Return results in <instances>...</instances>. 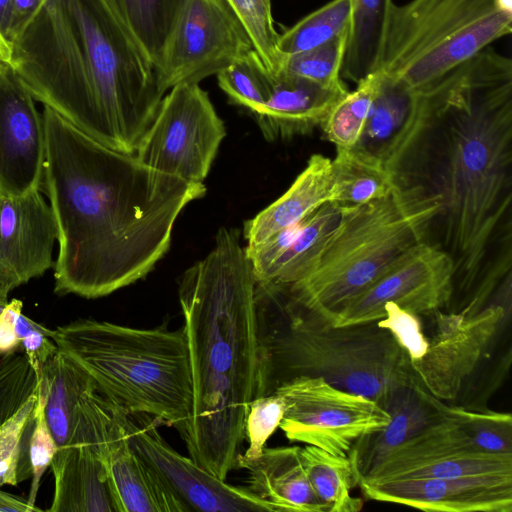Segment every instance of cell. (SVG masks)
Returning <instances> with one entry per match:
<instances>
[{"mask_svg": "<svg viewBox=\"0 0 512 512\" xmlns=\"http://www.w3.org/2000/svg\"><path fill=\"white\" fill-rule=\"evenodd\" d=\"M429 399L440 415L451 419L464 431L478 451L512 454L510 413L451 406L430 393Z\"/></svg>", "mask_w": 512, "mask_h": 512, "instance_id": "d6a6232c", "label": "cell"}, {"mask_svg": "<svg viewBox=\"0 0 512 512\" xmlns=\"http://www.w3.org/2000/svg\"><path fill=\"white\" fill-rule=\"evenodd\" d=\"M259 342L256 397L297 377H321L383 408L415 381L410 361L377 322L333 326L255 293Z\"/></svg>", "mask_w": 512, "mask_h": 512, "instance_id": "5b68a950", "label": "cell"}, {"mask_svg": "<svg viewBox=\"0 0 512 512\" xmlns=\"http://www.w3.org/2000/svg\"><path fill=\"white\" fill-rule=\"evenodd\" d=\"M225 136L208 93L199 83H182L164 95L135 155L154 170L203 183Z\"/></svg>", "mask_w": 512, "mask_h": 512, "instance_id": "30bf717a", "label": "cell"}, {"mask_svg": "<svg viewBox=\"0 0 512 512\" xmlns=\"http://www.w3.org/2000/svg\"><path fill=\"white\" fill-rule=\"evenodd\" d=\"M300 447H265L254 460L240 461L249 474L248 489L275 512H326L300 459Z\"/></svg>", "mask_w": 512, "mask_h": 512, "instance_id": "603a6c76", "label": "cell"}, {"mask_svg": "<svg viewBox=\"0 0 512 512\" xmlns=\"http://www.w3.org/2000/svg\"><path fill=\"white\" fill-rule=\"evenodd\" d=\"M58 231L40 190L0 195V298L54 266Z\"/></svg>", "mask_w": 512, "mask_h": 512, "instance_id": "ac0fdd59", "label": "cell"}, {"mask_svg": "<svg viewBox=\"0 0 512 512\" xmlns=\"http://www.w3.org/2000/svg\"><path fill=\"white\" fill-rule=\"evenodd\" d=\"M40 512V508L30 505L27 499L4 492L0 489V512Z\"/></svg>", "mask_w": 512, "mask_h": 512, "instance_id": "f6af8a7d", "label": "cell"}, {"mask_svg": "<svg viewBox=\"0 0 512 512\" xmlns=\"http://www.w3.org/2000/svg\"><path fill=\"white\" fill-rule=\"evenodd\" d=\"M9 40L13 70L35 101L103 145L136 153L166 93L108 0H38Z\"/></svg>", "mask_w": 512, "mask_h": 512, "instance_id": "3957f363", "label": "cell"}, {"mask_svg": "<svg viewBox=\"0 0 512 512\" xmlns=\"http://www.w3.org/2000/svg\"><path fill=\"white\" fill-rule=\"evenodd\" d=\"M384 312V317L377 324L390 332L410 363L420 360L427 352L429 339L424 335L419 315L393 302L385 304Z\"/></svg>", "mask_w": 512, "mask_h": 512, "instance_id": "b9f144b4", "label": "cell"}, {"mask_svg": "<svg viewBox=\"0 0 512 512\" xmlns=\"http://www.w3.org/2000/svg\"><path fill=\"white\" fill-rule=\"evenodd\" d=\"M238 17L253 48L270 72H276L283 55L277 48L279 33L274 26L271 0H225Z\"/></svg>", "mask_w": 512, "mask_h": 512, "instance_id": "74e56055", "label": "cell"}, {"mask_svg": "<svg viewBox=\"0 0 512 512\" xmlns=\"http://www.w3.org/2000/svg\"><path fill=\"white\" fill-rule=\"evenodd\" d=\"M300 459L310 484L326 512H356L362 500L350 492L358 486L348 456L331 454L321 448L300 447Z\"/></svg>", "mask_w": 512, "mask_h": 512, "instance_id": "f546056e", "label": "cell"}, {"mask_svg": "<svg viewBox=\"0 0 512 512\" xmlns=\"http://www.w3.org/2000/svg\"><path fill=\"white\" fill-rule=\"evenodd\" d=\"M380 76L363 133L353 148L379 160L389 170L416 129L421 103L417 92L381 73Z\"/></svg>", "mask_w": 512, "mask_h": 512, "instance_id": "7402d4cb", "label": "cell"}, {"mask_svg": "<svg viewBox=\"0 0 512 512\" xmlns=\"http://www.w3.org/2000/svg\"><path fill=\"white\" fill-rule=\"evenodd\" d=\"M437 205L417 189L392 191L341 216L311 269L288 284L256 283L267 298L323 322L365 291L395 261L425 242Z\"/></svg>", "mask_w": 512, "mask_h": 512, "instance_id": "8992f818", "label": "cell"}, {"mask_svg": "<svg viewBox=\"0 0 512 512\" xmlns=\"http://www.w3.org/2000/svg\"><path fill=\"white\" fill-rule=\"evenodd\" d=\"M8 299H2L0 298V312L3 309V307L7 304Z\"/></svg>", "mask_w": 512, "mask_h": 512, "instance_id": "681fc988", "label": "cell"}, {"mask_svg": "<svg viewBox=\"0 0 512 512\" xmlns=\"http://www.w3.org/2000/svg\"><path fill=\"white\" fill-rule=\"evenodd\" d=\"M349 0H331L279 34L281 55H293L320 46L348 31Z\"/></svg>", "mask_w": 512, "mask_h": 512, "instance_id": "836d02e7", "label": "cell"}, {"mask_svg": "<svg viewBox=\"0 0 512 512\" xmlns=\"http://www.w3.org/2000/svg\"><path fill=\"white\" fill-rule=\"evenodd\" d=\"M37 3L38 0H13V18L10 31L17 21L29 14L35 8Z\"/></svg>", "mask_w": 512, "mask_h": 512, "instance_id": "7dc6e473", "label": "cell"}, {"mask_svg": "<svg viewBox=\"0 0 512 512\" xmlns=\"http://www.w3.org/2000/svg\"><path fill=\"white\" fill-rule=\"evenodd\" d=\"M38 391L21 408L0 425V488L17 485V469L22 451L23 434L32 418Z\"/></svg>", "mask_w": 512, "mask_h": 512, "instance_id": "60d3db41", "label": "cell"}, {"mask_svg": "<svg viewBox=\"0 0 512 512\" xmlns=\"http://www.w3.org/2000/svg\"><path fill=\"white\" fill-rule=\"evenodd\" d=\"M284 410V402L276 393L257 397L250 403L244 430L248 447L239 457L238 463L260 456L267 440L280 426Z\"/></svg>", "mask_w": 512, "mask_h": 512, "instance_id": "ab89813d", "label": "cell"}, {"mask_svg": "<svg viewBox=\"0 0 512 512\" xmlns=\"http://www.w3.org/2000/svg\"><path fill=\"white\" fill-rule=\"evenodd\" d=\"M331 175L330 203L340 209L383 198L395 186L393 175L383 163L354 148H336Z\"/></svg>", "mask_w": 512, "mask_h": 512, "instance_id": "83f0119b", "label": "cell"}, {"mask_svg": "<svg viewBox=\"0 0 512 512\" xmlns=\"http://www.w3.org/2000/svg\"><path fill=\"white\" fill-rule=\"evenodd\" d=\"M16 329L20 352L25 354L38 378L42 368L59 351L52 338L53 330L30 319L22 311L16 317Z\"/></svg>", "mask_w": 512, "mask_h": 512, "instance_id": "7bdbcfd3", "label": "cell"}, {"mask_svg": "<svg viewBox=\"0 0 512 512\" xmlns=\"http://www.w3.org/2000/svg\"><path fill=\"white\" fill-rule=\"evenodd\" d=\"M375 501L438 512H511L512 475L359 481Z\"/></svg>", "mask_w": 512, "mask_h": 512, "instance_id": "d6986e66", "label": "cell"}, {"mask_svg": "<svg viewBox=\"0 0 512 512\" xmlns=\"http://www.w3.org/2000/svg\"><path fill=\"white\" fill-rule=\"evenodd\" d=\"M512 475V454L478 451L464 431L442 415L393 449L359 481ZM359 483V482H358Z\"/></svg>", "mask_w": 512, "mask_h": 512, "instance_id": "9a60e30c", "label": "cell"}, {"mask_svg": "<svg viewBox=\"0 0 512 512\" xmlns=\"http://www.w3.org/2000/svg\"><path fill=\"white\" fill-rule=\"evenodd\" d=\"M384 409L390 415L389 423L357 439L347 455L358 482L393 449L440 417L429 399V393L416 379L411 385L398 389Z\"/></svg>", "mask_w": 512, "mask_h": 512, "instance_id": "44dd1931", "label": "cell"}, {"mask_svg": "<svg viewBox=\"0 0 512 512\" xmlns=\"http://www.w3.org/2000/svg\"><path fill=\"white\" fill-rule=\"evenodd\" d=\"M381 76L374 71L357 83L330 109L320 127L336 148L350 149L358 143L371 106L377 95Z\"/></svg>", "mask_w": 512, "mask_h": 512, "instance_id": "1f68e13d", "label": "cell"}, {"mask_svg": "<svg viewBox=\"0 0 512 512\" xmlns=\"http://www.w3.org/2000/svg\"><path fill=\"white\" fill-rule=\"evenodd\" d=\"M425 355L410 363L416 381L432 396L454 400L495 337L506 310L490 304L474 313L438 310Z\"/></svg>", "mask_w": 512, "mask_h": 512, "instance_id": "2e32d148", "label": "cell"}, {"mask_svg": "<svg viewBox=\"0 0 512 512\" xmlns=\"http://www.w3.org/2000/svg\"><path fill=\"white\" fill-rule=\"evenodd\" d=\"M37 391L38 378L25 354H0V425Z\"/></svg>", "mask_w": 512, "mask_h": 512, "instance_id": "f35d334b", "label": "cell"}, {"mask_svg": "<svg viewBox=\"0 0 512 512\" xmlns=\"http://www.w3.org/2000/svg\"><path fill=\"white\" fill-rule=\"evenodd\" d=\"M218 85L234 104L257 112L271 91L270 71L252 50L216 74Z\"/></svg>", "mask_w": 512, "mask_h": 512, "instance_id": "d590c367", "label": "cell"}, {"mask_svg": "<svg viewBox=\"0 0 512 512\" xmlns=\"http://www.w3.org/2000/svg\"><path fill=\"white\" fill-rule=\"evenodd\" d=\"M273 393L285 405L279 426L285 436L334 455L347 456L357 439L390 421L387 410L376 401L337 388L321 377L293 378Z\"/></svg>", "mask_w": 512, "mask_h": 512, "instance_id": "8fae6325", "label": "cell"}, {"mask_svg": "<svg viewBox=\"0 0 512 512\" xmlns=\"http://www.w3.org/2000/svg\"><path fill=\"white\" fill-rule=\"evenodd\" d=\"M416 129L389 167L437 205L425 242L478 311L512 264V60L491 46L417 92Z\"/></svg>", "mask_w": 512, "mask_h": 512, "instance_id": "6da1fadb", "label": "cell"}, {"mask_svg": "<svg viewBox=\"0 0 512 512\" xmlns=\"http://www.w3.org/2000/svg\"><path fill=\"white\" fill-rule=\"evenodd\" d=\"M512 31V0L393 4L375 71L421 91Z\"/></svg>", "mask_w": 512, "mask_h": 512, "instance_id": "ba28073f", "label": "cell"}, {"mask_svg": "<svg viewBox=\"0 0 512 512\" xmlns=\"http://www.w3.org/2000/svg\"><path fill=\"white\" fill-rule=\"evenodd\" d=\"M38 387L44 393L48 427L61 448L72 437L83 397L95 385L83 369L59 350L42 368Z\"/></svg>", "mask_w": 512, "mask_h": 512, "instance_id": "484cf974", "label": "cell"}, {"mask_svg": "<svg viewBox=\"0 0 512 512\" xmlns=\"http://www.w3.org/2000/svg\"><path fill=\"white\" fill-rule=\"evenodd\" d=\"M58 349L127 414H144L185 436L193 389L183 329L133 328L79 319L53 330Z\"/></svg>", "mask_w": 512, "mask_h": 512, "instance_id": "52a82bcc", "label": "cell"}, {"mask_svg": "<svg viewBox=\"0 0 512 512\" xmlns=\"http://www.w3.org/2000/svg\"><path fill=\"white\" fill-rule=\"evenodd\" d=\"M254 50L244 26L225 0H185L156 66L166 93L199 83Z\"/></svg>", "mask_w": 512, "mask_h": 512, "instance_id": "7c38bea8", "label": "cell"}, {"mask_svg": "<svg viewBox=\"0 0 512 512\" xmlns=\"http://www.w3.org/2000/svg\"><path fill=\"white\" fill-rule=\"evenodd\" d=\"M40 191L56 223L54 291L93 299L145 277L170 248L182 210L206 193L111 149L44 106Z\"/></svg>", "mask_w": 512, "mask_h": 512, "instance_id": "7a4b0ae2", "label": "cell"}, {"mask_svg": "<svg viewBox=\"0 0 512 512\" xmlns=\"http://www.w3.org/2000/svg\"><path fill=\"white\" fill-rule=\"evenodd\" d=\"M267 102L253 115L268 141L311 133L349 90L330 88L283 70L270 72Z\"/></svg>", "mask_w": 512, "mask_h": 512, "instance_id": "ffe728a7", "label": "cell"}, {"mask_svg": "<svg viewBox=\"0 0 512 512\" xmlns=\"http://www.w3.org/2000/svg\"><path fill=\"white\" fill-rule=\"evenodd\" d=\"M393 0H349L350 21L341 77L354 83L378 66Z\"/></svg>", "mask_w": 512, "mask_h": 512, "instance_id": "4316f807", "label": "cell"}, {"mask_svg": "<svg viewBox=\"0 0 512 512\" xmlns=\"http://www.w3.org/2000/svg\"><path fill=\"white\" fill-rule=\"evenodd\" d=\"M156 419L128 414L127 432L134 450L186 507L203 512H275L248 488L222 480L190 456L172 448L158 431Z\"/></svg>", "mask_w": 512, "mask_h": 512, "instance_id": "5bb4252c", "label": "cell"}, {"mask_svg": "<svg viewBox=\"0 0 512 512\" xmlns=\"http://www.w3.org/2000/svg\"><path fill=\"white\" fill-rule=\"evenodd\" d=\"M255 286L239 231L221 227L212 250L183 273L178 288L193 389L183 439L189 456L222 480L238 469L257 392Z\"/></svg>", "mask_w": 512, "mask_h": 512, "instance_id": "277c9868", "label": "cell"}, {"mask_svg": "<svg viewBox=\"0 0 512 512\" xmlns=\"http://www.w3.org/2000/svg\"><path fill=\"white\" fill-rule=\"evenodd\" d=\"M157 66L185 0H108Z\"/></svg>", "mask_w": 512, "mask_h": 512, "instance_id": "4dcf8cb0", "label": "cell"}, {"mask_svg": "<svg viewBox=\"0 0 512 512\" xmlns=\"http://www.w3.org/2000/svg\"><path fill=\"white\" fill-rule=\"evenodd\" d=\"M340 216L341 209L331 203L307 215L291 243L256 283L288 285L302 278L317 260Z\"/></svg>", "mask_w": 512, "mask_h": 512, "instance_id": "f1b7e54d", "label": "cell"}, {"mask_svg": "<svg viewBox=\"0 0 512 512\" xmlns=\"http://www.w3.org/2000/svg\"><path fill=\"white\" fill-rule=\"evenodd\" d=\"M45 157L43 114L13 68L0 71V195L40 190Z\"/></svg>", "mask_w": 512, "mask_h": 512, "instance_id": "e0dca14e", "label": "cell"}, {"mask_svg": "<svg viewBox=\"0 0 512 512\" xmlns=\"http://www.w3.org/2000/svg\"><path fill=\"white\" fill-rule=\"evenodd\" d=\"M454 297V266L435 246L422 242L411 248L332 320L333 326L377 322L393 302L417 315L433 314ZM329 324V323H328Z\"/></svg>", "mask_w": 512, "mask_h": 512, "instance_id": "4fadbf2b", "label": "cell"}, {"mask_svg": "<svg viewBox=\"0 0 512 512\" xmlns=\"http://www.w3.org/2000/svg\"><path fill=\"white\" fill-rule=\"evenodd\" d=\"M13 68V45L0 29V71Z\"/></svg>", "mask_w": 512, "mask_h": 512, "instance_id": "bcb514c9", "label": "cell"}, {"mask_svg": "<svg viewBox=\"0 0 512 512\" xmlns=\"http://www.w3.org/2000/svg\"><path fill=\"white\" fill-rule=\"evenodd\" d=\"M44 401V393L38 387L34 414L23 434L22 451L17 469L18 483L32 480L27 499L30 505H35L41 478L59 449L45 418Z\"/></svg>", "mask_w": 512, "mask_h": 512, "instance_id": "e575fe53", "label": "cell"}, {"mask_svg": "<svg viewBox=\"0 0 512 512\" xmlns=\"http://www.w3.org/2000/svg\"><path fill=\"white\" fill-rule=\"evenodd\" d=\"M12 18L13 0H0V29L7 37L11 28Z\"/></svg>", "mask_w": 512, "mask_h": 512, "instance_id": "c3c4849f", "label": "cell"}, {"mask_svg": "<svg viewBox=\"0 0 512 512\" xmlns=\"http://www.w3.org/2000/svg\"><path fill=\"white\" fill-rule=\"evenodd\" d=\"M331 159L313 154L287 191L243 225L247 246L292 226L331 201Z\"/></svg>", "mask_w": 512, "mask_h": 512, "instance_id": "d4e9b609", "label": "cell"}, {"mask_svg": "<svg viewBox=\"0 0 512 512\" xmlns=\"http://www.w3.org/2000/svg\"><path fill=\"white\" fill-rule=\"evenodd\" d=\"M127 417L95 387L80 403L68 444L85 445L101 460L115 512H188L132 447Z\"/></svg>", "mask_w": 512, "mask_h": 512, "instance_id": "9c48e42d", "label": "cell"}, {"mask_svg": "<svg viewBox=\"0 0 512 512\" xmlns=\"http://www.w3.org/2000/svg\"><path fill=\"white\" fill-rule=\"evenodd\" d=\"M348 31L313 49L283 56V70L330 88H346L341 77Z\"/></svg>", "mask_w": 512, "mask_h": 512, "instance_id": "8d00e7d4", "label": "cell"}, {"mask_svg": "<svg viewBox=\"0 0 512 512\" xmlns=\"http://www.w3.org/2000/svg\"><path fill=\"white\" fill-rule=\"evenodd\" d=\"M50 467L54 494L49 512H115L104 466L89 447L59 448Z\"/></svg>", "mask_w": 512, "mask_h": 512, "instance_id": "cb8c5ba5", "label": "cell"}, {"mask_svg": "<svg viewBox=\"0 0 512 512\" xmlns=\"http://www.w3.org/2000/svg\"><path fill=\"white\" fill-rule=\"evenodd\" d=\"M23 303L18 299L8 301L0 312V354L20 351V340L16 329V317Z\"/></svg>", "mask_w": 512, "mask_h": 512, "instance_id": "ee69618b", "label": "cell"}]
</instances>
